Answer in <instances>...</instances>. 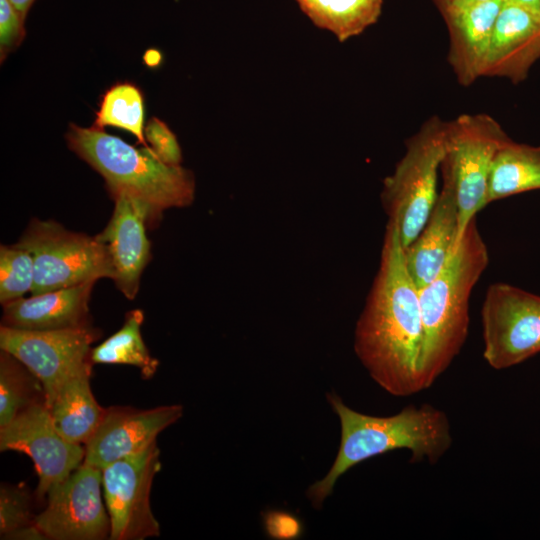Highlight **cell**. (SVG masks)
I'll return each instance as SVG.
<instances>
[{
	"mask_svg": "<svg viewBox=\"0 0 540 540\" xmlns=\"http://www.w3.org/2000/svg\"><path fill=\"white\" fill-rule=\"evenodd\" d=\"M422 344L419 290L407 270L398 231L387 223L379 268L356 323L354 350L381 388L405 397L424 390Z\"/></svg>",
	"mask_w": 540,
	"mask_h": 540,
	"instance_id": "cell-1",
	"label": "cell"
},
{
	"mask_svg": "<svg viewBox=\"0 0 540 540\" xmlns=\"http://www.w3.org/2000/svg\"><path fill=\"white\" fill-rule=\"evenodd\" d=\"M327 398L340 420L341 440L328 474L308 489L315 508L322 506L340 476L369 458L406 449L412 463L426 460L434 465L452 445L447 414L429 403L411 404L394 415L380 417L351 409L335 393Z\"/></svg>",
	"mask_w": 540,
	"mask_h": 540,
	"instance_id": "cell-2",
	"label": "cell"
},
{
	"mask_svg": "<svg viewBox=\"0 0 540 540\" xmlns=\"http://www.w3.org/2000/svg\"><path fill=\"white\" fill-rule=\"evenodd\" d=\"M488 263V249L474 217L440 272L419 289L423 330L420 376L424 390L461 351L468 335L471 292Z\"/></svg>",
	"mask_w": 540,
	"mask_h": 540,
	"instance_id": "cell-3",
	"label": "cell"
},
{
	"mask_svg": "<svg viewBox=\"0 0 540 540\" xmlns=\"http://www.w3.org/2000/svg\"><path fill=\"white\" fill-rule=\"evenodd\" d=\"M69 148L104 179L111 196L125 194L145 206L150 224L166 209L185 207L195 196V179L181 165L157 158L149 146L137 149L103 128L70 125Z\"/></svg>",
	"mask_w": 540,
	"mask_h": 540,
	"instance_id": "cell-4",
	"label": "cell"
},
{
	"mask_svg": "<svg viewBox=\"0 0 540 540\" xmlns=\"http://www.w3.org/2000/svg\"><path fill=\"white\" fill-rule=\"evenodd\" d=\"M445 126L438 116L426 120L406 141L403 157L383 181L382 206L403 248L418 236L437 200Z\"/></svg>",
	"mask_w": 540,
	"mask_h": 540,
	"instance_id": "cell-5",
	"label": "cell"
},
{
	"mask_svg": "<svg viewBox=\"0 0 540 540\" xmlns=\"http://www.w3.org/2000/svg\"><path fill=\"white\" fill-rule=\"evenodd\" d=\"M509 139L488 114H462L446 122L440 169L443 185L453 191L458 205V242L471 219L487 206L491 164Z\"/></svg>",
	"mask_w": 540,
	"mask_h": 540,
	"instance_id": "cell-6",
	"label": "cell"
},
{
	"mask_svg": "<svg viewBox=\"0 0 540 540\" xmlns=\"http://www.w3.org/2000/svg\"><path fill=\"white\" fill-rule=\"evenodd\" d=\"M15 244L33 257L31 295L101 278L113 279V267L104 243L97 236L69 231L56 221L31 220Z\"/></svg>",
	"mask_w": 540,
	"mask_h": 540,
	"instance_id": "cell-7",
	"label": "cell"
},
{
	"mask_svg": "<svg viewBox=\"0 0 540 540\" xmlns=\"http://www.w3.org/2000/svg\"><path fill=\"white\" fill-rule=\"evenodd\" d=\"M483 357L495 370L540 352V296L507 283L486 291L481 310Z\"/></svg>",
	"mask_w": 540,
	"mask_h": 540,
	"instance_id": "cell-8",
	"label": "cell"
},
{
	"mask_svg": "<svg viewBox=\"0 0 540 540\" xmlns=\"http://www.w3.org/2000/svg\"><path fill=\"white\" fill-rule=\"evenodd\" d=\"M161 468L157 442L102 470V488L111 540H143L160 535L150 506L154 477Z\"/></svg>",
	"mask_w": 540,
	"mask_h": 540,
	"instance_id": "cell-9",
	"label": "cell"
},
{
	"mask_svg": "<svg viewBox=\"0 0 540 540\" xmlns=\"http://www.w3.org/2000/svg\"><path fill=\"white\" fill-rule=\"evenodd\" d=\"M100 331L91 325L59 330H25L1 325L0 348L15 356L41 382L47 407L61 384L88 363Z\"/></svg>",
	"mask_w": 540,
	"mask_h": 540,
	"instance_id": "cell-10",
	"label": "cell"
},
{
	"mask_svg": "<svg viewBox=\"0 0 540 540\" xmlns=\"http://www.w3.org/2000/svg\"><path fill=\"white\" fill-rule=\"evenodd\" d=\"M102 491V470L83 462L48 491L46 507L35 516L37 528L51 540L109 539Z\"/></svg>",
	"mask_w": 540,
	"mask_h": 540,
	"instance_id": "cell-11",
	"label": "cell"
},
{
	"mask_svg": "<svg viewBox=\"0 0 540 540\" xmlns=\"http://www.w3.org/2000/svg\"><path fill=\"white\" fill-rule=\"evenodd\" d=\"M0 450L28 455L38 475L35 494L43 498L83 462L85 448L68 441L55 427L44 401L37 402L0 428Z\"/></svg>",
	"mask_w": 540,
	"mask_h": 540,
	"instance_id": "cell-12",
	"label": "cell"
},
{
	"mask_svg": "<svg viewBox=\"0 0 540 540\" xmlns=\"http://www.w3.org/2000/svg\"><path fill=\"white\" fill-rule=\"evenodd\" d=\"M183 414L181 405L150 409L110 407L84 445V462L100 469L136 454L156 441L157 436Z\"/></svg>",
	"mask_w": 540,
	"mask_h": 540,
	"instance_id": "cell-13",
	"label": "cell"
},
{
	"mask_svg": "<svg viewBox=\"0 0 540 540\" xmlns=\"http://www.w3.org/2000/svg\"><path fill=\"white\" fill-rule=\"evenodd\" d=\"M112 197L115 201L112 216L96 236L109 253L116 287L128 299H134L142 272L150 260V242L146 235L150 216L145 206L129 196Z\"/></svg>",
	"mask_w": 540,
	"mask_h": 540,
	"instance_id": "cell-14",
	"label": "cell"
},
{
	"mask_svg": "<svg viewBox=\"0 0 540 540\" xmlns=\"http://www.w3.org/2000/svg\"><path fill=\"white\" fill-rule=\"evenodd\" d=\"M540 59V10L503 2L497 16L482 76L513 84L527 78Z\"/></svg>",
	"mask_w": 540,
	"mask_h": 540,
	"instance_id": "cell-15",
	"label": "cell"
},
{
	"mask_svg": "<svg viewBox=\"0 0 540 540\" xmlns=\"http://www.w3.org/2000/svg\"><path fill=\"white\" fill-rule=\"evenodd\" d=\"M502 4L503 0H488L461 7L437 6L449 32L447 61L463 86L482 77Z\"/></svg>",
	"mask_w": 540,
	"mask_h": 540,
	"instance_id": "cell-16",
	"label": "cell"
},
{
	"mask_svg": "<svg viewBox=\"0 0 540 540\" xmlns=\"http://www.w3.org/2000/svg\"><path fill=\"white\" fill-rule=\"evenodd\" d=\"M95 282L21 297L2 304V325L25 330H59L91 325L89 300Z\"/></svg>",
	"mask_w": 540,
	"mask_h": 540,
	"instance_id": "cell-17",
	"label": "cell"
},
{
	"mask_svg": "<svg viewBox=\"0 0 540 540\" xmlns=\"http://www.w3.org/2000/svg\"><path fill=\"white\" fill-rule=\"evenodd\" d=\"M458 205L442 185L434 207L415 240L403 248L407 270L418 290L440 272L458 243Z\"/></svg>",
	"mask_w": 540,
	"mask_h": 540,
	"instance_id": "cell-18",
	"label": "cell"
},
{
	"mask_svg": "<svg viewBox=\"0 0 540 540\" xmlns=\"http://www.w3.org/2000/svg\"><path fill=\"white\" fill-rule=\"evenodd\" d=\"M93 363H88L59 387L49 411L53 423L68 441L85 445L101 423L105 410L91 390Z\"/></svg>",
	"mask_w": 540,
	"mask_h": 540,
	"instance_id": "cell-19",
	"label": "cell"
},
{
	"mask_svg": "<svg viewBox=\"0 0 540 540\" xmlns=\"http://www.w3.org/2000/svg\"><path fill=\"white\" fill-rule=\"evenodd\" d=\"M540 189V146L506 141L492 161L487 205L509 196Z\"/></svg>",
	"mask_w": 540,
	"mask_h": 540,
	"instance_id": "cell-20",
	"label": "cell"
},
{
	"mask_svg": "<svg viewBox=\"0 0 540 540\" xmlns=\"http://www.w3.org/2000/svg\"><path fill=\"white\" fill-rule=\"evenodd\" d=\"M319 28L333 33L340 42L361 34L374 24L383 0H295Z\"/></svg>",
	"mask_w": 540,
	"mask_h": 540,
	"instance_id": "cell-21",
	"label": "cell"
},
{
	"mask_svg": "<svg viewBox=\"0 0 540 540\" xmlns=\"http://www.w3.org/2000/svg\"><path fill=\"white\" fill-rule=\"evenodd\" d=\"M144 314L140 309L125 315L122 327L91 350L93 364H124L138 368L143 378L153 377L159 362L152 357L141 334Z\"/></svg>",
	"mask_w": 540,
	"mask_h": 540,
	"instance_id": "cell-22",
	"label": "cell"
},
{
	"mask_svg": "<svg viewBox=\"0 0 540 540\" xmlns=\"http://www.w3.org/2000/svg\"><path fill=\"white\" fill-rule=\"evenodd\" d=\"M42 401L45 402V395L40 380L15 356L1 350L0 428L31 405Z\"/></svg>",
	"mask_w": 540,
	"mask_h": 540,
	"instance_id": "cell-23",
	"label": "cell"
},
{
	"mask_svg": "<svg viewBox=\"0 0 540 540\" xmlns=\"http://www.w3.org/2000/svg\"><path fill=\"white\" fill-rule=\"evenodd\" d=\"M93 126L124 129L143 146H148L144 136V103L140 89L131 83L110 87L102 96Z\"/></svg>",
	"mask_w": 540,
	"mask_h": 540,
	"instance_id": "cell-24",
	"label": "cell"
},
{
	"mask_svg": "<svg viewBox=\"0 0 540 540\" xmlns=\"http://www.w3.org/2000/svg\"><path fill=\"white\" fill-rule=\"evenodd\" d=\"M32 496L22 484H1L0 488V536L1 539H45L35 524L31 509Z\"/></svg>",
	"mask_w": 540,
	"mask_h": 540,
	"instance_id": "cell-25",
	"label": "cell"
},
{
	"mask_svg": "<svg viewBox=\"0 0 540 540\" xmlns=\"http://www.w3.org/2000/svg\"><path fill=\"white\" fill-rule=\"evenodd\" d=\"M34 283V262L31 253L17 246L0 247V302L19 299L31 291Z\"/></svg>",
	"mask_w": 540,
	"mask_h": 540,
	"instance_id": "cell-26",
	"label": "cell"
},
{
	"mask_svg": "<svg viewBox=\"0 0 540 540\" xmlns=\"http://www.w3.org/2000/svg\"><path fill=\"white\" fill-rule=\"evenodd\" d=\"M147 145L163 163L181 165L182 153L175 134L158 118H152L144 128Z\"/></svg>",
	"mask_w": 540,
	"mask_h": 540,
	"instance_id": "cell-27",
	"label": "cell"
},
{
	"mask_svg": "<svg viewBox=\"0 0 540 540\" xmlns=\"http://www.w3.org/2000/svg\"><path fill=\"white\" fill-rule=\"evenodd\" d=\"M24 20L9 0H0L1 60L21 43L25 35Z\"/></svg>",
	"mask_w": 540,
	"mask_h": 540,
	"instance_id": "cell-28",
	"label": "cell"
},
{
	"mask_svg": "<svg viewBox=\"0 0 540 540\" xmlns=\"http://www.w3.org/2000/svg\"><path fill=\"white\" fill-rule=\"evenodd\" d=\"M488 0H433L435 6L461 7L476 3L485 2Z\"/></svg>",
	"mask_w": 540,
	"mask_h": 540,
	"instance_id": "cell-29",
	"label": "cell"
},
{
	"mask_svg": "<svg viewBox=\"0 0 540 540\" xmlns=\"http://www.w3.org/2000/svg\"><path fill=\"white\" fill-rule=\"evenodd\" d=\"M14 8L24 17L35 0H9Z\"/></svg>",
	"mask_w": 540,
	"mask_h": 540,
	"instance_id": "cell-30",
	"label": "cell"
},
{
	"mask_svg": "<svg viewBox=\"0 0 540 540\" xmlns=\"http://www.w3.org/2000/svg\"><path fill=\"white\" fill-rule=\"evenodd\" d=\"M503 2L521 5L535 10H540V0H503Z\"/></svg>",
	"mask_w": 540,
	"mask_h": 540,
	"instance_id": "cell-31",
	"label": "cell"
}]
</instances>
